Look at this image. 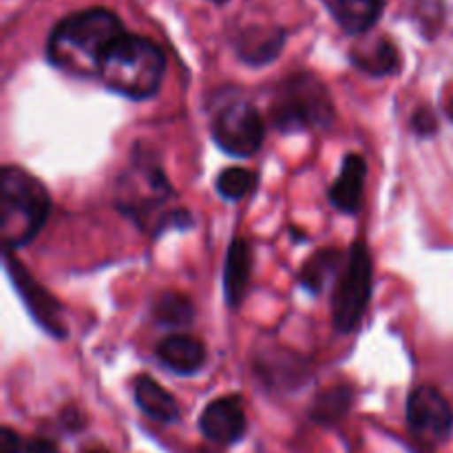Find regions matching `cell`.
<instances>
[{
	"label": "cell",
	"instance_id": "obj_1",
	"mask_svg": "<svg viewBox=\"0 0 453 453\" xmlns=\"http://www.w3.org/2000/svg\"><path fill=\"white\" fill-rule=\"evenodd\" d=\"M124 34L119 18L109 9H82L53 27L47 40V58L65 73L78 78L100 75L106 51Z\"/></svg>",
	"mask_w": 453,
	"mask_h": 453
},
{
	"label": "cell",
	"instance_id": "obj_2",
	"mask_svg": "<svg viewBox=\"0 0 453 453\" xmlns=\"http://www.w3.org/2000/svg\"><path fill=\"white\" fill-rule=\"evenodd\" d=\"M164 71L166 58L153 40L124 34L106 51L97 78L113 93L131 100H149L159 91Z\"/></svg>",
	"mask_w": 453,
	"mask_h": 453
},
{
	"label": "cell",
	"instance_id": "obj_3",
	"mask_svg": "<svg viewBox=\"0 0 453 453\" xmlns=\"http://www.w3.org/2000/svg\"><path fill=\"white\" fill-rule=\"evenodd\" d=\"M51 211V197L40 180L18 166L0 173V234L7 250L22 248L40 233Z\"/></svg>",
	"mask_w": 453,
	"mask_h": 453
},
{
	"label": "cell",
	"instance_id": "obj_4",
	"mask_svg": "<svg viewBox=\"0 0 453 453\" xmlns=\"http://www.w3.org/2000/svg\"><path fill=\"white\" fill-rule=\"evenodd\" d=\"M270 118L279 131H305L327 127L334 119V106L317 75L295 73L277 88Z\"/></svg>",
	"mask_w": 453,
	"mask_h": 453
},
{
	"label": "cell",
	"instance_id": "obj_5",
	"mask_svg": "<svg viewBox=\"0 0 453 453\" xmlns=\"http://www.w3.org/2000/svg\"><path fill=\"white\" fill-rule=\"evenodd\" d=\"M372 296V259L363 243H354L336 281L332 317L336 330L348 334L361 323Z\"/></svg>",
	"mask_w": 453,
	"mask_h": 453
},
{
	"label": "cell",
	"instance_id": "obj_6",
	"mask_svg": "<svg viewBox=\"0 0 453 453\" xmlns=\"http://www.w3.org/2000/svg\"><path fill=\"white\" fill-rule=\"evenodd\" d=\"M264 118L248 102L226 104L212 122L217 146L234 157H250L264 144Z\"/></svg>",
	"mask_w": 453,
	"mask_h": 453
},
{
	"label": "cell",
	"instance_id": "obj_7",
	"mask_svg": "<svg viewBox=\"0 0 453 453\" xmlns=\"http://www.w3.org/2000/svg\"><path fill=\"white\" fill-rule=\"evenodd\" d=\"M407 427L425 447L449 441L453 432V410L436 388H416L407 398Z\"/></svg>",
	"mask_w": 453,
	"mask_h": 453
},
{
	"label": "cell",
	"instance_id": "obj_8",
	"mask_svg": "<svg viewBox=\"0 0 453 453\" xmlns=\"http://www.w3.org/2000/svg\"><path fill=\"white\" fill-rule=\"evenodd\" d=\"M4 261H7V270L13 279V286H16V290L20 292L22 301H25V305L29 308V312L34 314L35 321H38L49 334L65 336L66 327L65 323H62V314H60V305H58V301L53 299V296H49L47 292L42 290V286L31 279V274L27 273L25 265H22L20 261L13 259L9 252L4 255Z\"/></svg>",
	"mask_w": 453,
	"mask_h": 453
},
{
	"label": "cell",
	"instance_id": "obj_9",
	"mask_svg": "<svg viewBox=\"0 0 453 453\" xmlns=\"http://www.w3.org/2000/svg\"><path fill=\"white\" fill-rule=\"evenodd\" d=\"M199 427L208 441L219 442V445H233V442L242 441V436L246 434V414H243L242 401L234 396L212 401L203 410Z\"/></svg>",
	"mask_w": 453,
	"mask_h": 453
},
{
	"label": "cell",
	"instance_id": "obj_10",
	"mask_svg": "<svg viewBox=\"0 0 453 453\" xmlns=\"http://www.w3.org/2000/svg\"><path fill=\"white\" fill-rule=\"evenodd\" d=\"M321 3L336 25L352 35L370 31L385 12V0H321Z\"/></svg>",
	"mask_w": 453,
	"mask_h": 453
},
{
	"label": "cell",
	"instance_id": "obj_11",
	"mask_svg": "<svg viewBox=\"0 0 453 453\" xmlns=\"http://www.w3.org/2000/svg\"><path fill=\"white\" fill-rule=\"evenodd\" d=\"M365 175H367L365 159L357 153H349L348 157L343 159L339 180H336L330 188L332 206L339 208L341 212H348V215L358 212V208H361V202H363Z\"/></svg>",
	"mask_w": 453,
	"mask_h": 453
},
{
	"label": "cell",
	"instance_id": "obj_12",
	"mask_svg": "<svg viewBox=\"0 0 453 453\" xmlns=\"http://www.w3.org/2000/svg\"><path fill=\"white\" fill-rule=\"evenodd\" d=\"M157 358L175 374H195L206 361V348L193 336L173 334L157 345Z\"/></svg>",
	"mask_w": 453,
	"mask_h": 453
},
{
	"label": "cell",
	"instance_id": "obj_13",
	"mask_svg": "<svg viewBox=\"0 0 453 453\" xmlns=\"http://www.w3.org/2000/svg\"><path fill=\"white\" fill-rule=\"evenodd\" d=\"M252 248L246 239H234L228 248L224 268V292L228 305L237 308L250 288Z\"/></svg>",
	"mask_w": 453,
	"mask_h": 453
},
{
	"label": "cell",
	"instance_id": "obj_14",
	"mask_svg": "<svg viewBox=\"0 0 453 453\" xmlns=\"http://www.w3.org/2000/svg\"><path fill=\"white\" fill-rule=\"evenodd\" d=\"M286 44V34L281 29H268V27H250L242 31L234 47L239 58L252 66H261L273 62L281 53Z\"/></svg>",
	"mask_w": 453,
	"mask_h": 453
},
{
	"label": "cell",
	"instance_id": "obj_15",
	"mask_svg": "<svg viewBox=\"0 0 453 453\" xmlns=\"http://www.w3.org/2000/svg\"><path fill=\"white\" fill-rule=\"evenodd\" d=\"M349 58H352V65H357L358 69L370 75L396 73L398 65H401L396 47H394L392 40L385 38L367 40V42L358 44L352 49Z\"/></svg>",
	"mask_w": 453,
	"mask_h": 453
},
{
	"label": "cell",
	"instance_id": "obj_16",
	"mask_svg": "<svg viewBox=\"0 0 453 453\" xmlns=\"http://www.w3.org/2000/svg\"><path fill=\"white\" fill-rule=\"evenodd\" d=\"M135 403L149 418L157 423H175L180 420V407L175 398L150 376H142L135 383Z\"/></svg>",
	"mask_w": 453,
	"mask_h": 453
},
{
	"label": "cell",
	"instance_id": "obj_17",
	"mask_svg": "<svg viewBox=\"0 0 453 453\" xmlns=\"http://www.w3.org/2000/svg\"><path fill=\"white\" fill-rule=\"evenodd\" d=\"M343 265H341V255L336 250H323L319 255H314L312 259L305 264L303 273H301L299 281L305 290H310L312 295H319L323 292L326 283L330 281L332 277L341 274Z\"/></svg>",
	"mask_w": 453,
	"mask_h": 453
},
{
	"label": "cell",
	"instance_id": "obj_18",
	"mask_svg": "<svg viewBox=\"0 0 453 453\" xmlns=\"http://www.w3.org/2000/svg\"><path fill=\"white\" fill-rule=\"evenodd\" d=\"M153 317L157 319V323L168 327H184L188 323H193L195 308L186 296L175 295V292H166V295L159 296L155 301Z\"/></svg>",
	"mask_w": 453,
	"mask_h": 453
},
{
	"label": "cell",
	"instance_id": "obj_19",
	"mask_svg": "<svg viewBox=\"0 0 453 453\" xmlns=\"http://www.w3.org/2000/svg\"><path fill=\"white\" fill-rule=\"evenodd\" d=\"M257 173L246 171V168H226L221 175L217 177V193L230 202H239V199L248 197L252 190L257 188Z\"/></svg>",
	"mask_w": 453,
	"mask_h": 453
},
{
	"label": "cell",
	"instance_id": "obj_20",
	"mask_svg": "<svg viewBox=\"0 0 453 453\" xmlns=\"http://www.w3.org/2000/svg\"><path fill=\"white\" fill-rule=\"evenodd\" d=\"M349 398H352V394L343 388H336L332 389V392L323 394V396L317 401V405H314V411H312L314 420H321V423L326 425L334 423L336 418H341V416L348 411Z\"/></svg>",
	"mask_w": 453,
	"mask_h": 453
},
{
	"label": "cell",
	"instance_id": "obj_21",
	"mask_svg": "<svg viewBox=\"0 0 453 453\" xmlns=\"http://www.w3.org/2000/svg\"><path fill=\"white\" fill-rule=\"evenodd\" d=\"M411 127H414V131L418 133V135H432L438 127L436 115L429 109H418L414 113V118H411Z\"/></svg>",
	"mask_w": 453,
	"mask_h": 453
},
{
	"label": "cell",
	"instance_id": "obj_22",
	"mask_svg": "<svg viewBox=\"0 0 453 453\" xmlns=\"http://www.w3.org/2000/svg\"><path fill=\"white\" fill-rule=\"evenodd\" d=\"M0 453H20V438L9 427L0 429Z\"/></svg>",
	"mask_w": 453,
	"mask_h": 453
},
{
	"label": "cell",
	"instance_id": "obj_23",
	"mask_svg": "<svg viewBox=\"0 0 453 453\" xmlns=\"http://www.w3.org/2000/svg\"><path fill=\"white\" fill-rule=\"evenodd\" d=\"M25 453H58V447L53 445L51 441H44V438H38V441H31L27 445Z\"/></svg>",
	"mask_w": 453,
	"mask_h": 453
},
{
	"label": "cell",
	"instance_id": "obj_24",
	"mask_svg": "<svg viewBox=\"0 0 453 453\" xmlns=\"http://www.w3.org/2000/svg\"><path fill=\"white\" fill-rule=\"evenodd\" d=\"M447 115H449V119L453 122V97L449 100V104H447Z\"/></svg>",
	"mask_w": 453,
	"mask_h": 453
},
{
	"label": "cell",
	"instance_id": "obj_25",
	"mask_svg": "<svg viewBox=\"0 0 453 453\" xmlns=\"http://www.w3.org/2000/svg\"><path fill=\"white\" fill-rule=\"evenodd\" d=\"M211 3H217V4H224V3H228V0H211Z\"/></svg>",
	"mask_w": 453,
	"mask_h": 453
},
{
	"label": "cell",
	"instance_id": "obj_26",
	"mask_svg": "<svg viewBox=\"0 0 453 453\" xmlns=\"http://www.w3.org/2000/svg\"><path fill=\"white\" fill-rule=\"evenodd\" d=\"M87 453H106V451H87Z\"/></svg>",
	"mask_w": 453,
	"mask_h": 453
}]
</instances>
